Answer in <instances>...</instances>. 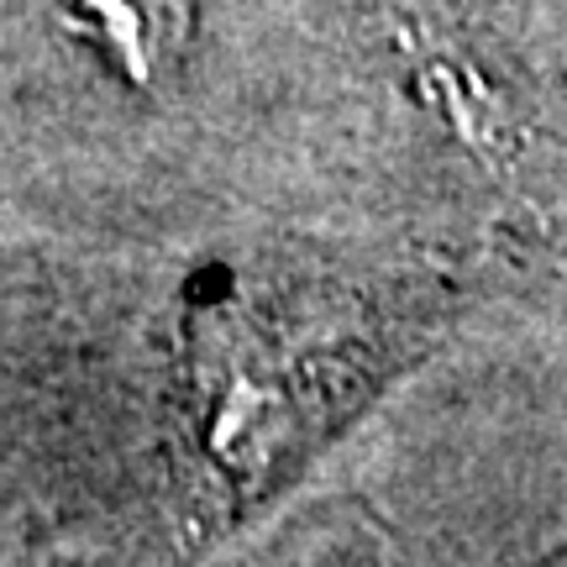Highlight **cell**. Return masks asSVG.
Wrapping results in <instances>:
<instances>
[{
	"label": "cell",
	"instance_id": "obj_1",
	"mask_svg": "<svg viewBox=\"0 0 567 567\" xmlns=\"http://www.w3.org/2000/svg\"><path fill=\"white\" fill-rule=\"evenodd\" d=\"M195 567H567V410L425 358L289 499Z\"/></svg>",
	"mask_w": 567,
	"mask_h": 567
}]
</instances>
